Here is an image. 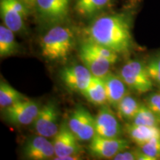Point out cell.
Listing matches in <instances>:
<instances>
[{
	"mask_svg": "<svg viewBox=\"0 0 160 160\" xmlns=\"http://www.w3.org/2000/svg\"><path fill=\"white\" fill-rule=\"evenodd\" d=\"M39 109L38 104L34 101L25 99L6 108L5 115L9 122L27 125L33 123Z\"/></svg>",
	"mask_w": 160,
	"mask_h": 160,
	"instance_id": "8",
	"label": "cell"
},
{
	"mask_svg": "<svg viewBox=\"0 0 160 160\" xmlns=\"http://www.w3.org/2000/svg\"><path fill=\"white\" fill-rule=\"evenodd\" d=\"M60 78L70 91L82 94L88 86L93 75L85 65H70L60 71Z\"/></svg>",
	"mask_w": 160,
	"mask_h": 160,
	"instance_id": "9",
	"label": "cell"
},
{
	"mask_svg": "<svg viewBox=\"0 0 160 160\" xmlns=\"http://www.w3.org/2000/svg\"><path fill=\"white\" fill-rule=\"evenodd\" d=\"M131 123L139 125L159 127L160 119L147 105L142 104Z\"/></svg>",
	"mask_w": 160,
	"mask_h": 160,
	"instance_id": "22",
	"label": "cell"
},
{
	"mask_svg": "<svg viewBox=\"0 0 160 160\" xmlns=\"http://www.w3.org/2000/svg\"><path fill=\"white\" fill-rule=\"evenodd\" d=\"M74 45V32L62 24L53 25L40 39L42 55L49 61L65 59L71 54Z\"/></svg>",
	"mask_w": 160,
	"mask_h": 160,
	"instance_id": "2",
	"label": "cell"
},
{
	"mask_svg": "<svg viewBox=\"0 0 160 160\" xmlns=\"http://www.w3.org/2000/svg\"><path fill=\"white\" fill-rule=\"evenodd\" d=\"M111 0H76L74 9L84 18L95 17L109 7Z\"/></svg>",
	"mask_w": 160,
	"mask_h": 160,
	"instance_id": "17",
	"label": "cell"
},
{
	"mask_svg": "<svg viewBox=\"0 0 160 160\" xmlns=\"http://www.w3.org/2000/svg\"><path fill=\"white\" fill-rule=\"evenodd\" d=\"M26 99L25 96L13 88L9 84L1 81L0 82V106L6 108L17 102Z\"/></svg>",
	"mask_w": 160,
	"mask_h": 160,
	"instance_id": "21",
	"label": "cell"
},
{
	"mask_svg": "<svg viewBox=\"0 0 160 160\" xmlns=\"http://www.w3.org/2000/svg\"><path fill=\"white\" fill-rule=\"evenodd\" d=\"M145 105L160 119V93H151L148 96Z\"/></svg>",
	"mask_w": 160,
	"mask_h": 160,
	"instance_id": "26",
	"label": "cell"
},
{
	"mask_svg": "<svg viewBox=\"0 0 160 160\" xmlns=\"http://www.w3.org/2000/svg\"><path fill=\"white\" fill-rule=\"evenodd\" d=\"M85 41L97 44L116 52L128 53L132 46L131 25L123 14H109L97 17L84 30Z\"/></svg>",
	"mask_w": 160,
	"mask_h": 160,
	"instance_id": "1",
	"label": "cell"
},
{
	"mask_svg": "<svg viewBox=\"0 0 160 160\" xmlns=\"http://www.w3.org/2000/svg\"><path fill=\"white\" fill-rule=\"evenodd\" d=\"M81 157L79 154H76V155H69V156H65V157H55L53 158V159L56 160H77L80 159Z\"/></svg>",
	"mask_w": 160,
	"mask_h": 160,
	"instance_id": "28",
	"label": "cell"
},
{
	"mask_svg": "<svg viewBox=\"0 0 160 160\" xmlns=\"http://www.w3.org/2000/svg\"><path fill=\"white\" fill-rule=\"evenodd\" d=\"M139 149L128 150L125 149L121 151L113 157L114 160H137Z\"/></svg>",
	"mask_w": 160,
	"mask_h": 160,
	"instance_id": "27",
	"label": "cell"
},
{
	"mask_svg": "<svg viewBox=\"0 0 160 160\" xmlns=\"http://www.w3.org/2000/svg\"><path fill=\"white\" fill-rule=\"evenodd\" d=\"M82 95L90 102L95 105H104L108 103L105 86L102 78L93 76Z\"/></svg>",
	"mask_w": 160,
	"mask_h": 160,
	"instance_id": "18",
	"label": "cell"
},
{
	"mask_svg": "<svg viewBox=\"0 0 160 160\" xmlns=\"http://www.w3.org/2000/svg\"><path fill=\"white\" fill-rule=\"evenodd\" d=\"M130 139L141 147L153 137L160 136V128L158 126L139 125L130 123L126 127Z\"/></svg>",
	"mask_w": 160,
	"mask_h": 160,
	"instance_id": "16",
	"label": "cell"
},
{
	"mask_svg": "<svg viewBox=\"0 0 160 160\" xmlns=\"http://www.w3.org/2000/svg\"><path fill=\"white\" fill-rule=\"evenodd\" d=\"M0 13L4 25L14 33L25 28V17L13 7L10 0H0Z\"/></svg>",
	"mask_w": 160,
	"mask_h": 160,
	"instance_id": "15",
	"label": "cell"
},
{
	"mask_svg": "<svg viewBox=\"0 0 160 160\" xmlns=\"http://www.w3.org/2000/svg\"><path fill=\"white\" fill-rule=\"evenodd\" d=\"M139 148L143 153L153 158L154 160L160 159V136L153 137L145 145L139 147Z\"/></svg>",
	"mask_w": 160,
	"mask_h": 160,
	"instance_id": "24",
	"label": "cell"
},
{
	"mask_svg": "<svg viewBox=\"0 0 160 160\" xmlns=\"http://www.w3.org/2000/svg\"><path fill=\"white\" fill-rule=\"evenodd\" d=\"M146 67L152 81L160 87V53L152 57Z\"/></svg>",
	"mask_w": 160,
	"mask_h": 160,
	"instance_id": "25",
	"label": "cell"
},
{
	"mask_svg": "<svg viewBox=\"0 0 160 160\" xmlns=\"http://www.w3.org/2000/svg\"><path fill=\"white\" fill-rule=\"evenodd\" d=\"M24 153L29 159L46 160L53 159L55 151L52 142L47 137L38 135L31 138L26 142Z\"/></svg>",
	"mask_w": 160,
	"mask_h": 160,
	"instance_id": "12",
	"label": "cell"
},
{
	"mask_svg": "<svg viewBox=\"0 0 160 160\" xmlns=\"http://www.w3.org/2000/svg\"><path fill=\"white\" fill-rule=\"evenodd\" d=\"M82 45L87 48L88 49L90 50V51L93 52L97 55L99 56L100 57L103 58L104 59L110 62L113 65L117 62L118 59H119V54L118 53L111 51V50L107 48L104 47V46L90 42L85 41V40L82 43Z\"/></svg>",
	"mask_w": 160,
	"mask_h": 160,
	"instance_id": "23",
	"label": "cell"
},
{
	"mask_svg": "<svg viewBox=\"0 0 160 160\" xmlns=\"http://www.w3.org/2000/svg\"><path fill=\"white\" fill-rule=\"evenodd\" d=\"M119 76L129 88L137 93H145L153 88L146 65L139 60L128 61L120 70Z\"/></svg>",
	"mask_w": 160,
	"mask_h": 160,
	"instance_id": "3",
	"label": "cell"
},
{
	"mask_svg": "<svg viewBox=\"0 0 160 160\" xmlns=\"http://www.w3.org/2000/svg\"><path fill=\"white\" fill-rule=\"evenodd\" d=\"M129 142L121 138H106L95 134L88 145L90 153L101 159H113V157L124 150L128 149Z\"/></svg>",
	"mask_w": 160,
	"mask_h": 160,
	"instance_id": "6",
	"label": "cell"
},
{
	"mask_svg": "<svg viewBox=\"0 0 160 160\" xmlns=\"http://www.w3.org/2000/svg\"><path fill=\"white\" fill-rule=\"evenodd\" d=\"M140 104L138 100L129 93H127L118 104L116 109L122 119L131 121L139 110Z\"/></svg>",
	"mask_w": 160,
	"mask_h": 160,
	"instance_id": "20",
	"label": "cell"
},
{
	"mask_svg": "<svg viewBox=\"0 0 160 160\" xmlns=\"http://www.w3.org/2000/svg\"><path fill=\"white\" fill-rule=\"evenodd\" d=\"M56 157L80 154L82 152L79 140L70 129L68 125L63 123L59 126L57 133L52 141Z\"/></svg>",
	"mask_w": 160,
	"mask_h": 160,
	"instance_id": "10",
	"label": "cell"
},
{
	"mask_svg": "<svg viewBox=\"0 0 160 160\" xmlns=\"http://www.w3.org/2000/svg\"><path fill=\"white\" fill-rule=\"evenodd\" d=\"M18 51V44L16 42L14 32L5 25L0 26V57H10Z\"/></svg>",
	"mask_w": 160,
	"mask_h": 160,
	"instance_id": "19",
	"label": "cell"
},
{
	"mask_svg": "<svg viewBox=\"0 0 160 160\" xmlns=\"http://www.w3.org/2000/svg\"><path fill=\"white\" fill-rule=\"evenodd\" d=\"M79 58L83 65L91 71L93 77L103 78L110 73L113 64L90 51L82 44L79 48Z\"/></svg>",
	"mask_w": 160,
	"mask_h": 160,
	"instance_id": "13",
	"label": "cell"
},
{
	"mask_svg": "<svg viewBox=\"0 0 160 160\" xmlns=\"http://www.w3.org/2000/svg\"><path fill=\"white\" fill-rule=\"evenodd\" d=\"M102 79L105 86L108 103L116 108L122 99L128 93L127 85L119 75H115L111 72Z\"/></svg>",
	"mask_w": 160,
	"mask_h": 160,
	"instance_id": "14",
	"label": "cell"
},
{
	"mask_svg": "<svg viewBox=\"0 0 160 160\" xmlns=\"http://www.w3.org/2000/svg\"><path fill=\"white\" fill-rule=\"evenodd\" d=\"M95 132L97 135L106 138H118L121 135V125L108 106L104 105L95 117Z\"/></svg>",
	"mask_w": 160,
	"mask_h": 160,
	"instance_id": "11",
	"label": "cell"
},
{
	"mask_svg": "<svg viewBox=\"0 0 160 160\" xmlns=\"http://www.w3.org/2000/svg\"><path fill=\"white\" fill-rule=\"evenodd\" d=\"M59 112L54 103L49 102L40 108L33 122V128L38 135L47 138L53 137L59 129Z\"/></svg>",
	"mask_w": 160,
	"mask_h": 160,
	"instance_id": "7",
	"label": "cell"
},
{
	"mask_svg": "<svg viewBox=\"0 0 160 160\" xmlns=\"http://www.w3.org/2000/svg\"><path fill=\"white\" fill-rule=\"evenodd\" d=\"M71 2V0H37L34 8L45 23L62 25L68 18Z\"/></svg>",
	"mask_w": 160,
	"mask_h": 160,
	"instance_id": "4",
	"label": "cell"
},
{
	"mask_svg": "<svg viewBox=\"0 0 160 160\" xmlns=\"http://www.w3.org/2000/svg\"><path fill=\"white\" fill-rule=\"evenodd\" d=\"M68 125L79 141H89L96 133L95 117L82 106L72 112Z\"/></svg>",
	"mask_w": 160,
	"mask_h": 160,
	"instance_id": "5",
	"label": "cell"
},
{
	"mask_svg": "<svg viewBox=\"0 0 160 160\" xmlns=\"http://www.w3.org/2000/svg\"><path fill=\"white\" fill-rule=\"evenodd\" d=\"M22 1L25 4L26 6L28 8V9H31L32 8H34L37 0H22Z\"/></svg>",
	"mask_w": 160,
	"mask_h": 160,
	"instance_id": "29",
	"label": "cell"
}]
</instances>
